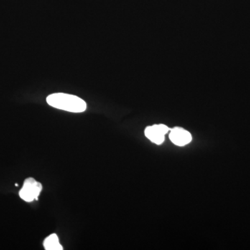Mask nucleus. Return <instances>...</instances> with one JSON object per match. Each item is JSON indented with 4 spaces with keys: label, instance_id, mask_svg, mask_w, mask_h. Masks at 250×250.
Masks as SVG:
<instances>
[{
    "label": "nucleus",
    "instance_id": "f257e3e1",
    "mask_svg": "<svg viewBox=\"0 0 250 250\" xmlns=\"http://www.w3.org/2000/svg\"><path fill=\"white\" fill-rule=\"evenodd\" d=\"M47 103L52 107L72 113H82L86 109V103L75 95L54 93L47 98Z\"/></svg>",
    "mask_w": 250,
    "mask_h": 250
},
{
    "label": "nucleus",
    "instance_id": "f03ea898",
    "mask_svg": "<svg viewBox=\"0 0 250 250\" xmlns=\"http://www.w3.org/2000/svg\"><path fill=\"white\" fill-rule=\"evenodd\" d=\"M42 189V184L38 182L34 178L30 177L24 181L23 187L20 190V197L24 201L27 202L37 200Z\"/></svg>",
    "mask_w": 250,
    "mask_h": 250
},
{
    "label": "nucleus",
    "instance_id": "7ed1b4c3",
    "mask_svg": "<svg viewBox=\"0 0 250 250\" xmlns=\"http://www.w3.org/2000/svg\"><path fill=\"white\" fill-rule=\"evenodd\" d=\"M170 130L165 125H153L146 128L145 130V134L152 143L156 145H161L164 143L165 135Z\"/></svg>",
    "mask_w": 250,
    "mask_h": 250
},
{
    "label": "nucleus",
    "instance_id": "20e7f679",
    "mask_svg": "<svg viewBox=\"0 0 250 250\" xmlns=\"http://www.w3.org/2000/svg\"><path fill=\"white\" fill-rule=\"evenodd\" d=\"M170 139L176 146H184L191 141V134L180 127H175L170 130Z\"/></svg>",
    "mask_w": 250,
    "mask_h": 250
},
{
    "label": "nucleus",
    "instance_id": "39448f33",
    "mask_svg": "<svg viewBox=\"0 0 250 250\" xmlns=\"http://www.w3.org/2000/svg\"><path fill=\"white\" fill-rule=\"evenodd\" d=\"M44 248L46 250H62L63 248L59 243L58 236L55 233L45 238L43 242Z\"/></svg>",
    "mask_w": 250,
    "mask_h": 250
}]
</instances>
